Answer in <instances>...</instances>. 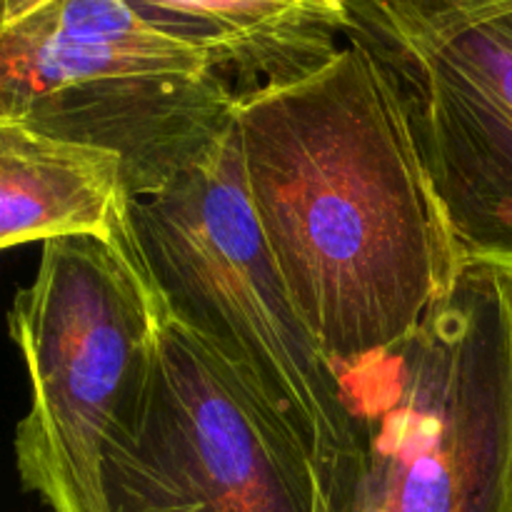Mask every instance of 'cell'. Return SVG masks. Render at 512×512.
<instances>
[{"instance_id": "obj_9", "label": "cell", "mask_w": 512, "mask_h": 512, "mask_svg": "<svg viewBox=\"0 0 512 512\" xmlns=\"http://www.w3.org/2000/svg\"><path fill=\"white\" fill-rule=\"evenodd\" d=\"M130 225L123 158L0 120V245L115 240Z\"/></svg>"}, {"instance_id": "obj_4", "label": "cell", "mask_w": 512, "mask_h": 512, "mask_svg": "<svg viewBox=\"0 0 512 512\" xmlns=\"http://www.w3.org/2000/svg\"><path fill=\"white\" fill-rule=\"evenodd\" d=\"M135 248L165 315L258 388L308 445L318 473L355 443L340 373L270 255L230 125L168 188L130 200Z\"/></svg>"}, {"instance_id": "obj_2", "label": "cell", "mask_w": 512, "mask_h": 512, "mask_svg": "<svg viewBox=\"0 0 512 512\" xmlns=\"http://www.w3.org/2000/svg\"><path fill=\"white\" fill-rule=\"evenodd\" d=\"M208 55L130 0H5L0 120L123 158L130 200L168 188L233 125Z\"/></svg>"}, {"instance_id": "obj_7", "label": "cell", "mask_w": 512, "mask_h": 512, "mask_svg": "<svg viewBox=\"0 0 512 512\" xmlns=\"http://www.w3.org/2000/svg\"><path fill=\"white\" fill-rule=\"evenodd\" d=\"M105 512H315L295 425L168 318L138 430L103 455Z\"/></svg>"}, {"instance_id": "obj_5", "label": "cell", "mask_w": 512, "mask_h": 512, "mask_svg": "<svg viewBox=\"0 0 512 512\" xmlns=\"http://www.w3.org/2000/svg\"><path fill=\"white\" fill-rule=\"evenodd\" d=\"M338 373L393 512H512V275L465 268L400 348Z\"/></svg>"}, {"instance_id": "obj_8", "label": "cell", "mask_w": 512, "mask_h": 512, "mask_svg": "<svg viewBox=\"0 0 512 512\" xmlns=\"http://www.w3.org/2000/svg\"><path fill=\"white\" fill-rule=\"evenodd\" d=\"M203 50L238 95L318 73L350 35L348 0H135Z\"/></svg>"}, {"instance_id": "obj_6", "label": "cell", "mask_w": 512, "mask_h": 512, "mask_svg": "<svg viewBox=\"0 0 512 512\" xmlns=\"http://www.w3.org/2000/svg\"><path fill=\"white\" fill-rule=\"evenodd\" d=\"M348 5L398 80L463 265L512 275V0Z\"/></svg>"}, {"instance_id": "obj_3", "label": "cell", "mask_w": 512, "mask_h": 512, "mask_svg": "<svg viewBox=\"0 0 512 512\" xmlns=\"http://www.w3.org/2000/svg\"><path fill=\"white\" fill-rule=\"evenodd\" d=\"M165 325L133 225L115 240L43 245L33 283L10 303L8 333L30 385L15 468L48 512H105L103 455L138 430Z\"/></svg>"}, {"instance_id": "obj_1", "label": "cell", "mask_w": 512, "mask_h": 512, "mask_svg": "<svg viewBox=\"0 0 512 512\" xmlns=\"http://www.w3.org/2000/svg\"><path fill=\"white\" fill-rule=\"evenodd\" d=\"M233 128L255 220L335 368L400 348L465 265L388 65L350 33L318 73L238 95Z\"/></svg>"}]
</instances>
